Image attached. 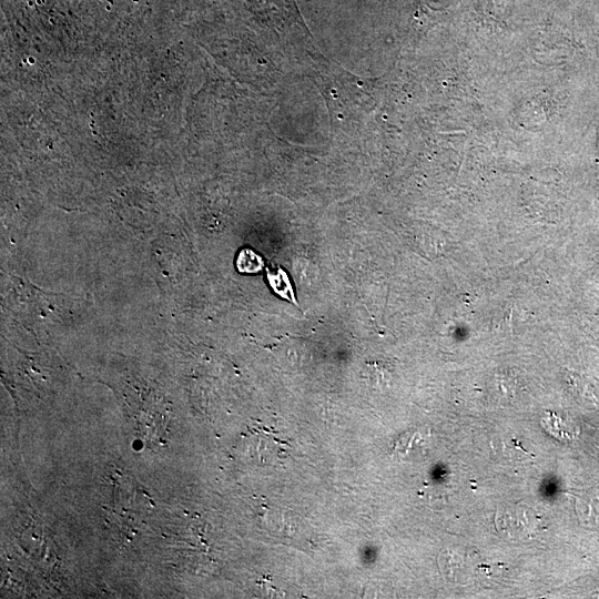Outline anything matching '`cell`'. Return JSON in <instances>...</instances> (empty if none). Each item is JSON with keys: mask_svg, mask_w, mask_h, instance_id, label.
<instances>
[{"mask_svg": "<svg viewBox=\"0 0 599 599\" xmlns=\"http://www.w3.org/2000/svg\"><path fill=\"white\" fill-rule=\"evenodd\" d=\"M266 272L270 286L272 287L274 293L284 300L291 301L295 305H298L295 300L294 291L286 272L281 267H278L276 273L271 272L268 268L266 270Z\"/></svg>", "mask_w": 599, "mask_h": 599, "instance_id": "6da1fadb", "label": "cell"}, {"mask_svg": "<svg viewBox=\"0 0 599 599\" xmlns=\"http://www.w3.org/2000/svg\"><path fill=\"white\" fill-rule=\"evenodd\" d=\"M541 424L548 433L559 439H571L576 437L577 433L575 428L552 413H548V415L542 418Z\"/></svg>", "mask_w": 599, "mask_h": 599, "instance_id": "3957f363", "label": "cell"}, {"mask_svg": "<svg viewBox=\"0 0 599 599\" xmlns=\"http://www.w3.org/2000/svg\"><path fill=\"white\" fill-rule=\"evenodd\" d=\"M240 273L256 274L264 267V260L261 255L248 247L242 248L235 261Z\"/></svg>", "mask_w": 599, "mask_h": 599, "instance_id": "7a4b0ae2", "label": "cell"}]
</instances>
